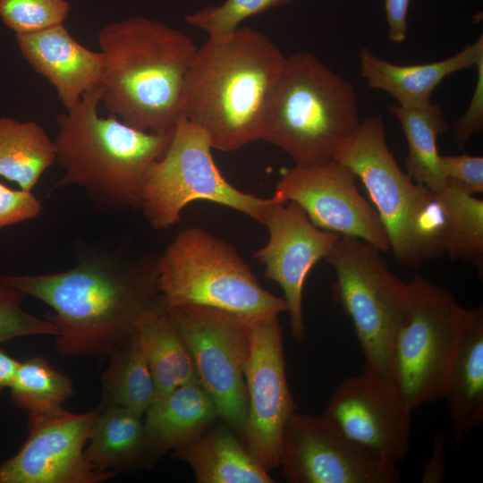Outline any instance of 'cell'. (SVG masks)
<instances>
[{"mask_svg": "<svg viewBox=\"0 0 483 483\" xmlns=\"http://www.w3.org/2000/svg\"><path fill=\"white\" fill-rule=\"evenodd\" d=\"M458 451L471 429L483 422V309L465 333L450 371L445 399Z\"/></svg>", "mask_w": 483, "mask_h": 483, "instance_id": "7402d4cb", "label": "cell"}, {"mask_svg": "<svg viewBox=\"0 0 483 483\" xmlns=\"http://www.w3.org/2000/svg\"><path fill=\"white\" fill-rule=\"evenodd\" d=\"M360 123L353 85L309 52L285 56L266 97L260 138L297 165L332 160Z\"/></svg>", "mask_w": 483, "mask_h": 483, "instance_id": "5b68a950", "label": "cell"}, {"mask_svg": "<svg viewBox=\"0 0 483 483\" xmlns=\"http://www.w3.org/2000/svg\"><path fill=\"white\" fill-rule=\"evenodd\" d=\"M284 58L272 40L250 28L208 38L186 72L181 115L217 150L233 151L259 140L264 102Z\"/></svg>", "mask_w": 483, "mask_h": 483, "instance_id": "7a4b0ae2", "label": "cell"}, {"mask_svg": "<svg viewBox=\"0 0 483 483\" xmlns=\"http://www.w3.org/2000/svg\"><path fill=\"white\" fill-rule=\"evenodd\" d=\"M435 192L443 211L444 253L453 260L472 265L482 277L483 200L452 181Z\"/></svg>", "mask_w": 483, "mask_h": 483, "instance_id": "4316f807", "label": "cell"}, {"mask_svg": "<svg viewBox=\"0 0 483 483\" xmlns=\"http://www.w3.org/2000/svg\"><path fill=\"white\" fill-rule=\"evenodd\" d=\"M15 37L23 58L55 88L66 111L101 84L102 54L80 44L63 24Z\"/></svg>", "mask_w": 483, "mask_h": 483, "instance_id": "ac0fdd59", "label": "cell"}, {"mask_svg": "<svg viewBox=\"0 0 483 483\" xmlns=\"http://www.w3.org/2000/svg\"><path fill=\"white\" fill-rule=\"evenodd\" d=\"M101 84L56 118V162L64 169L54 188L77 185L109 209L141 208L142 183L149 166L166 150L173 131L133 128L114 114L100 116Z\"/></svg>", "mask_w": 483, "mask_h": 483, "instance_id": "277c9868", "label": "cell"}, {"mask_svg": "<svg viewBox=\"0 0 483 483\" xmlns=\"http://www.w3.org/2000/svg\"><path fill=\"white\" fill-rule=\"evenodd\" d=\"M411 411L394 386L363 371L335 387L322 415L356 445L398 465L409 451Z\"/></svg>", "mask_w": 483, "mask_h": 483, "instance_id": "9a60e30c", "label": "cell"}, {"mask_svg": "<svg viewBox=\"0 0 483 483\" xmlns=\"http://www.w3.org/2000/svg\"><path fill=\"white\" fill-rule=\"evenodd\" d=\"M69 11L66 0H0V18L15 35L63 24Z\"/></svg>", "mask_w": 483, "mask_h": 483, "instance_id": "4dcf8cb0", "label": "cell"}, {"mask_svg": "<svg viewBox=\"0 0 483 483\" xmlns=\"http://www.w3.org/2000/svg\"><path fill=\"white\" fill-rule=\"evenodd\" d=\"M108 356L99 406H122L143 416L156 398V386L136 333Z\"/></svg>", "mask_w": 483, "mask_h": 483, "instance_id": "83f0119b", "label": "cell"}, {"mask_svg": "<svg viewBox=\"0 0 483 483\" xmlns=\"http://www.w3.org/2000/svg\"><path fill=\"white\" fill-rule=\"evenodd\" d=\"M40 200L31 191L11 189L0 182V229L38 217Z\"/></svg>", "mask_w": 483, "mask_h": 483, "instance_id": "836d02e7", "label": "cell"}, {"mask_svg": "<svg viewBox=\"0 0 483 483\" xmlns=\"http://www.w3.org/2000/svg\"><path fill=\"white\" fill-rule=\"evenodd\" d=\"M144 415L148 469L167 452L199 438L219 419L213 399L199 382L182 385L155 400Z\"/></svg>", "mask_w": 483, "mask_h": 483, "instance_id": "d6986e66", "label": "cell"}, {"mask_svg": "<svg viewBox=\"0 0 483 483\" xmlns=\"http://www.w3.org/2000/svg\"><path fill=\"white\" fill-rule=\"evenodd\" d=\"M358 57L360 75L370 88L389 93L400 106L419 107L432 102L434 90L445 78L475 68L483 57V37L448 58L428 64H395L368 47L361 48Z\"/></svg>", "mask_w": 483, "mask_h": 483, "instance_id": "ffe728a7", "label": "cell"}, {"mask_svg": "<svg viewBox=\"0 0 483 483\" xmlns=\"http://www.w3.org/2000/svg\"><path fill=\"white\" fill-rule=\"evenodd\" d=\"M390 112L401 124L406 138V173L414 182L431 191L444 188L446 180L441 169L437 138L449 125L441 106L432 102L419 107L394 105Z\"/></svg>", "mask_w": 483, "mask_h": 483, "instance_id": "d4e9b609", "label": "cell"}, {"mask_svg": "<svg viewBox=\"0 0 483 483\" xmlns=\"http://www.w3.org/2000/svg\"><path fill=\"white\" fill-rule=\"evenodd\" d=\"M292 0H226L220 5H209L184 17L191 26L199 28L208 38H222L239 28L245 19Z\"/></svg>", "mask_w": 483, "mask_h": 483, "instance_id": "f546056e", "label": "cell"}, {"mask_svg": "<svg viewBox=\"0 0 483 483\" xmlns=\"http://www.w3.org/2000/svg\"><path fill=\"white\" fill-rule=\"evenodd\" d=\"M245 369L248 410L242 441L268 471L279 467L283 429L296 404L287 383L284 337L277 316L250 322Z\"/></svg>", "mask_w": 483, "mask_h": 483, "instance_id": "4fadbf2b", "label": "cell"}, {"mask_svg": "<svg viewBox=\"0 0 483 483\" xmlns=\"http://www.w3.org/2000/svg\"><path fill=\"white\" fill-rule=\"evenodd\" d=\"M10 390L13 404L27 411L28 425L64 412L74 394L72 380L44 356L21 362Z\"/></svg>", "mask_w": 483, "mask_h": 483, "instance_id": "f1b7e54d", "label": "cell"}, {"mask_svg": "<svg viewBox=\"0 0 483 483\" xmlns=\"http://www.w3.org/2000/svg\"><path fill=\"white\" fill-rule=\"evenodd\" d=\"M446 433L445 430L437 432L434 437L431 452L424 464L421 475L422 483H441L446 473Z\"/></svg>", "mask_w": 483, "mask_h": 483, "instance_id": "d590c367", "label": "cell"}, {"mask_svg": "<svg viewBox=\"0 0 483 483\" xmlns=\"http://www.w3.org/2000/svg\"><path fill=\"white\" fill-rule=\"evenodd\" d=\"M409 289L406 317L394 342L393 379L413 411L445 399L453 362L478 309L464 308L449 290L419 275Z\"/></svg>", "mask_w": 483, "mask_h": 483, "instance_id": "ba28073f", "label": "cell"}, {"mask_svg": "<svg viewBox=\"0 0 483 483\" xmlns=\"http://www.w3.org/2000/svg\"><path fill=\"white\" fill-rule=\"evenodd\" d=\"M136 335L154 379L155 400L182 385L198 382L190 351L167 307L148 318Z\"/></svg>", "mask_w": 483, "mask_h": 483, "instance_id": "cb8c5ba5", "label": "cell"}, {"mask_svg": "<svg viewBox=\"0 0 483 483\" xmlns=\"http://www.w3.org/2000/svg\"><path fill=\"white\" fill-rule=\"evenodd\" d=\"M411 0H385L388 38L394 43H402L407 35V16Z\"/></svg>", "mask_w": 483, "mask_h": 483, "instance_id": "8d00e7d4", "label": "cell"}, {"mask_svg": "<svg viewBox=\"0 0 483 483\" xmlns=\"http://www.w3.org/2000/svg\"><path fill=\"white\" fill-rule=\"evenodd\" d=\"M357 176L332 159L286 169L275 192L297 203L318 228L359 238L381 252L390 250L380 218L356 185Z\"/></svg>", "mask_w": 483, "mask_h": 483, "instance_id": "5bb4252c", "label": "cell"}, {"mask_svg": "<svg viewBox=\"0 0 483 483\" xmlns=\"http://www.w3.org/2000/svg\"><path fill=\"white\" fill-rule=\"evenodd\" d=\"M279 466L290 483H396L386 463L343 435L323 415L292 413L282 433Z\"/></svg>", "mask_w": 483, "mask_h": 483, "instance_id": "7c38bea8", "label": "cell"}, {"mask_svg": "<svg viewBox=\"0 0 483 483\" xmlns=\"http://www.w3.org/2000/svg\"><path fill=\"white\" fill-rule=\"evenodd\" d=\"M225 422L174 451L190 465L198 483H274V479Z\"/></svg>", "mask_w": 483, "mask_h": 483, "instance_id": "44dd1931", "label": "cell"}, {"mask_svg": "<svg viewBox=\"0 0 483 483\" xmlns=\"http://www.w3.org/2000/svg\"><path fill=\"white\" fill-rule=\"evenodd\" d=\"M55 160L54 140L40 124L0 116V176L31 191Z\"/></svg>", "mask_w": 483, "mask_h": 483, "instance_id": "484cf974", "label": "cell"}, {"mask_svg": "<svg viewBox=\"0 0 483 483\" xmlns=\"http://www.w3.org/2000/svg\"><path fill=\"white\" fill-rule=\"evenodd\" d=\"M212 149L204 131L181 115L166 150L143 179L140 208L153 228L171 227L180 221L182 210L195 200L231 208L262 225L274 205L286 202L276 192L259 198L236 189L216 166Z\"/></svg>", "mask_w": 483, "mask_h": 483, "instance_id": "30bf717a", "label": "cell"}, {"mask_svg": "<svg viewBox=\"0 0 483 483\" xmlns=\"http://www.w3.org/2000/svg\"><path fill=\"white\" fill-rule=\"evenodd\" d=\"M475 68L477 81L470 103L453 128V140L460 148H464L470 138L483 129V57Z\"/></svg>", "mask_w": 483, "mask_h": 483, "instance_id": "e575fe53", "label": "cell"}, {"mask_svg": "<svg viewBox=\"0 0 483 483\" xmlns=\"http://www.w3.org/2000/svg\"><path fill=\"white\" fill-rule=\"evenodd\" d=\"M157 284L167 307L204 306L250 322L287 312L284 298L265 290L235 247L190 227L157 258Z\"/></svg>", "mask_w": 483, "mask_h": 483, "instance_id": "8992f818", "label": "cell"}, {"mask_svg": "<svg viewBox=\"0 0 483 483\" xmlns=\"http://www.w3.org/2000/svg\"><path fill=\"white\" fill-rule=\"evenodd\" d=\"M101 104L124 123L153 133L173 131L182 87L197 49L181 30L141 16L104 26Z\"/></svg>", "mask_w": 483, "mask_h": 483, "instance_id": "3957f363", "label": "cell"}, {"mask_svg": "<svg viewBox=\"0 0 483 483\" xmlns=\"http://www.w3.org/2000/svg\"><path fill=\"white\" fill-rule=\"evenodd\" d=\"M167 309L190 351L198 382L213 399L219 419L242 436L248 410L245 369L250 322L204 306Z\"/></svg>", "mask_w": 483, "mask_h": 483, "instance_id": "8fae6325", "label": "cell"}, {"mask_svg": "<svg viewBox=\"0 0 483 483\" xmlns=\"http://www.w3.org/2000/svg\"><path fill=\"white\" fill-rule=\"evenodd\" d=\"M0 281L52 309L47 318L58 328L56 351L66 356L109 355L167 307L154 258L94 254L65 271Z\"/></svg>", "mask_w": 483, "mask_h": 483, "instance_id": "6da1fadb", "label": "cell"}, {"mask_svg": "<svg viewBox=\"0 0 483 483\" xmlns=\"http://www.w3.org/2000/svg\"><path fill=\"white\" fill-rule=\"evenodd\" d=\"M333 159L363 183L399 263L414 267L431 259L424 227L433 191L401 169L388 148L381 114L360 121Z\"/></svg>", "mask_w": 483, "mask_h": 483, "instance_id": "9c48e42d", "label": "cell"}, {"mask_svg": "<svg viewBox=\"0 0 483 483\" xmlns=\"http://www.w3.org/2000/svg\"><path fill=\"white\" fill-rule=\"evenodd\" d=\"M263 225L269 238L254 258L265 266V275L282 288L292 337L301 343L305 331L302 313L305 280L312 267L330 253L340 235L316 226L293 201L274 205Z\"/></svg>", "mask_w": 483, "mask_h": 483, "instance_id": "e0dca14e", "label": "cell"}, {"mask_svg": "<svg viewBox=\"0 0 483 483\" xmlns=\"http://www.w3.org/2000/svg\"><path fill=\"white\" fill-rule=\"evenodd\" d=\"M99 407L69 411L28 425L18 453L0 463V483H100L115 473L95 468L84 449Z\"/></svg>", "mask_w": 483, "mask_h": 483, "instance_id": "2e32d148", "label": "cell"}, {"mask_svg": "<svg viewBox=\"0 0 483 483\" xmlns=\"http://www.w3.org/2000/svg\"><path fill=\"white\" fill-rule=\"evenodd\" d=\"M23 295L0 281V343L16 337L58 335V328L53 322L22 309Z\"/></svg>", "mask_w": 483, "mask_h": 483, "instance_id": "1f68e13d", "label": "cell"}, {"mask_svg": "<svg viewBox=\"0 0 483 483\" xmlns=\"http://www.w3.org/2000/svg\"><path fill=\"white\" fill-rule=\"evenodd\" d=\"M380 252L363 240L340 236L324 259L335 274L333 297L353 324L363 371L394 386V347L406 317L410 289Z\"/></svg>", "mask_w": 483, "mask_h": 483, "instance_id": "52a82bcc", "label": "cell"}, {"mask_svg": "<svg viewBox=\"0 0 483 483\" xmlns=\"http://www.w3.org/2000/svg\"><path fill=\"white\" fill-rule=\"evenodd\" d=\"M20 363L0 347V393L11 387Z\"/></svg>", "mask_w": 483, "mask_h": 483, "instance_id": "74e56055", "label": "cell"}, {"mask_svg": "<svg viewBox=\"0 0 483 483\" xmlns=\"http://www.w3.org/2000/svg\"><path fill=\"white\" fill-rule=\"evenodd\" d=\"M441 169L446 181L460 185L475 195L483 192V157L462 155H441Z\"/></svg>", "mask_w": 483, "mask_h": 483, "instance_id": "d6a6232c", "label": "cell"}, {"mask_svg": "<svg viewBox=\"0 0 483 483\" xmlns=\"http://www.w3.org/2000/svg\"><path fill=\"white\" fill-rule=\"evenodd\" d=\"M98 407L84 449L88 461L114 473L148 469L142 416L122 406Z\"/></svg>", "mask_w": 483, "mask_h": 483, "instance_id": "603a6c76", "label": "cell"}]
</instances>
